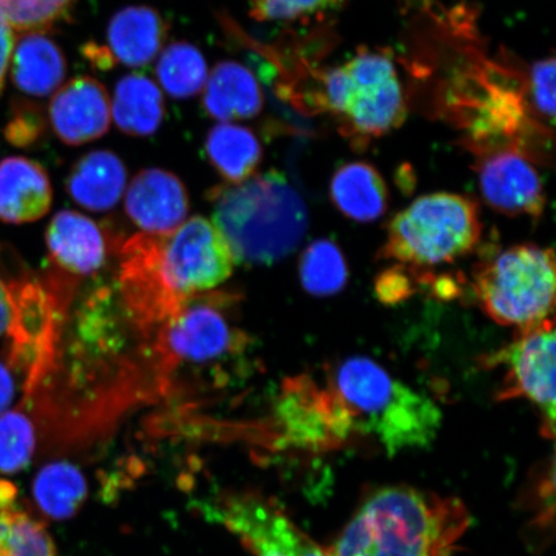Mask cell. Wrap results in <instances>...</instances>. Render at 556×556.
<instances>
[{"label":"cell","instance_id":"cell-1","mask_svg":"<svg viewBox=\"0 0 556 556\" xmlns=\"http://www.w3.org/2000/svg\"><path fill=\"white\" fill-rule=\"evenodd\" d=\"M471 523L457 497L395 485L374 492L354 513L331 556H451Z\"/></svg>","mask_w":556,"mask_h":556},{"label":"cell","instance_id":"cell-2","mask_svg":"<svg viewBox=\"0 0 556 556\" xmlns=\"http://www.w3.org/2000/svg\"><path fill=\"white\" fill-rule=\"evenodd\" d=\"M326 377L353 433L378 438L391 457L430 446L440 432L443 416L435 402L372 358L346 357L329 367Z\"/></svg>","mask_w":556,"mask_h":556},{"label":"cell","instance_id":"cell-3","mask_svg":"<svg viewBox=\"0 0 556 556\" xmlns=\"http://www.w3.org/2000/svg\"><path fill=\"white\" fill-rule=\"evenodd\" d=\"M213 222L236 262L273 266L295 252L308 229L303 198L277 172L254 174L212 193Z\"/></svg>","mask_w":556,"mask_h":556},{"label":"cell","instance_id":"cell-4","mask_svg":"<svg viewBox=\"0 0 556 556\" xmlns=\"http://www.w3.org/2000/svg\"><path fill=\"white\" fill-rule=\"evenodd\" d=\"M481 238L475 200L451 192L430 193L391 220L381 256L406 268L437 267L464 258Z\"/></svg>","mask_w":556,"mask_h":556},{"label":"cell","instance_id":"cell-5","mask_svg":"<svg viewBox=\"0 0 556 556\" xmlns=\"http://www.w3.org/2000/svg\"><path fill=\"white\" fill-rule=\"evenodd\" d=\"M472 291L493 321L518 331L536 328L555 307L553 249L523 243L504 250L479 264Z\"/></svg>","mask_w":556,"mask_h":556},{"label":"cell","instance_id":"cell-6","mask_svg":"<svg viewBox=\"0 0 556 556\" xmlns=\"http://www.w3.org/2000/svg\"><path fill=\"white\" fill-rule=\"evenodd\" d=\"M138 243L166 293L180 305L227 281L238 263L225 235L201 215L186 219L169 235H146Z\"/></svg>","mask_w":556,"mask_h":556},{"label":"cell","instance_id":"cell-7","mask_svg":"<svg viewBox=\"0 0 556 556\" xmlns=\"http://www.w3.org/2000/svg\"><path fill=\"white\" fill-rule=\"evenodd\" d=\"M351 90L343 114L345 131L358 143H367L400 127L406 103L388 53L361 51L344 65Z\"/></svg>","mask_w":556,"mask_h":556},{"label":"cell","instance_id":"cell-8","mask_svg":"<svg viewBox=\"0 0 556 556\" xmlns=\"http://www.w3.org/2000/svg\"><path fill=\"white\" fill-rule=\"evenodd\" d=\"M211 513L253 556H331L280 506L258 493H228L217 500Z\"/></svg>","mask_w":556,"mask_h":556},{"label":"cell","instance_id":"cell-9","mask_svg":"<svg viewBox=\"0 0 556 556\" xmlns=\"http://www.w3.org/2000/svg\"><path fill=\"white\" fill-rule=\"evenodd\" d=\"M484 366L505 367L500 400L526 399L538 407L546 437L555 426V329L553 318L530 330L484 358Z\"/></svg>","mask_w":556,"mask_h":556},{"label":"cell","instance_id":"cell-10","mask_svg":"<svg viewBox=\"0 0 556 556\" xmlns=\"http://www.w3.org/2000/svg\"><path fill=\"white\" fill-rule=\"evenodd\" d=\"M479 189L486 203L507 217L539 219L545 211L544 182L533 159L518 146L478 151Z\"/></svg>","mask_w":556,"mask_h":556},{"label":"cell","instance_id":"cell-11","mask_svg":"<svg viewBox=\"0 0 556 556\" xmlns=\"http://www.w3.org/2000/svg\"><path fill=\"white\" fill-rule=\"evenodd\" d=\"M162 340L165 357L172 366L214 363L238 351L242 342L240 333L229 326L222 312L203 303L184 305L166 323Z\"/></svg>","mask_w":556,"mask_h":556},{"label":"cell","instance_id":"cell-12","mask_svg":"<svg viewBox=\"0 0 556 556\" xmlns=\"http://www.w3.org/2000/svg\"><path fill=\"white\" fill-rule=\"evenodd\" d=\"M125 212L144 235H169L189 215L190 200L176 174L148 168L138 172L125 190Z\"/></svg>","mask_w":556,"mask_h":556},{"label":"cell","instance_id":"cell-13","mask_svg":"<svg viewBox=\"0 0 556 556\" xmlns=\"http://www.w3.org/2000/svg\"><path fill=\"white\" fill-rule=\"evenodd\" d=\"M54 135L68 146H81L108 134L111 101L106 87L92 76H78L59 88L50 104Z\"/></svg>","mask_w":556,"mask_h":556},{"label":"cell","instance_id":"cell-14","mask_svg":"<svg viewBox=\"0 0 556 556\" xmlns=\"http://www.w3.org/2000/svg\"><path fill=\"white\" fill-rule=\"evenodd\" d=\"M50 258L73 276H89L106 261V241L93 219L74 211H61L47 228Z\"/></svg>","mask_w":556,"mask_h":556},{"label":"cell","instance_id":"cell-15","mask_svg":"<svg viewBox=\"0 0 556 556\" xmlns=\"http://www.w3.org/2000/svg\"><path fill=\"white\" fill-rule=\"evenodd\" d=\"M168 35V23L148 5H129L117 11L108 26L104 47L114 66L150 65L162 52Z\"/></svg>","mask_w":556,"mask_h":556},{"label":"cell","instance_id":"cell-16","mask_svg":"<svg viewBox=\"0 0 556 556\" xmlns=\"http://www.w3.org/2000/svg\"><path fill=\"white\" fill-rule=\"evenodd\" d=\"M53 190L43 166L26 157L0 163V219L29 224L43 218L52 206Z\"/></svg>","mask_w":556,"mask_h":556},{"label":"cell","instance_id":"cell-17","mask_svg":"<svg viewBox=\"0 0 556 556\" xmlns=\"http://www.w3.org/2000/svg\"><path fill=\"white\" fill-rule=\"evenodd\" d=\"M128 186L127 166L109 150H96L80 157L67 178V192L89 212L103 213L119 203Z\"/></svg>","mask_w":556,"mask_h":556},{"label":"cell","instance_id":"cell-18","mask_svg":"<svg viewBox=\"0 0 556 556\" xmlns=\"http://www.w3.org/2000/svg\"><path fill=\"white\" fill-rule=\"evenodd\" d=\"M12 80L24 94L45 99L64 83L66 60L46 31L21 34L12 52Z\"/></svg>","mask_w":556,"mask_h":556},{"label":"cell","instance_id":"cell-19","mask_svg":"<svg viewBox=\"0 0 556 556\" xmlns=\"http://www.w3.org/2000/svg\"><path fill=\"white\" fill-rule=\"evenodd\" d=\"M203 104L213 119L229 123L260 115L264 99L258 80L247 66L224 61L207 76Z\"/></svg>","mask_w":556,"mask_h":556},{"label":"cell","instance_id":"cell-20","mask_svg":"<svg viewBox=\"0 0 556 556\" xmlns=\"http://www.w3.org/2000/svg\"><path fill=\"white\" fill-rule=\"evenodd\" d=\"M330 197L344 217L359 224L377 220L389 205L384 178L375 166L365 162L340 166L331 179Z\"/></svg>","mask_w":556,"mask_h":556},{"label":"cell","instance_id":"cell-21","mask_svg":"<svg viewBox=\"0 0 556 556\" xmlns=\"http://www.w3.org/2000/svg\"><path fill=\"white\" fill-rule=\"evenodd\" d=\"M111 116L123 134L150 137L162 127L165 101L154 80L142 74L125 75L115 87Z\"/></svg>","mask_w":556,"mask_h":556},{"label":"cell","instance_id":"cell-22","mask_svg":"<svg viewBox=\"0 0 556 556\" xmlns=\"http://www.w3.org/2000/svg\"><path fill=\"white\" fill-rule=\"evenodd\" d=\"M205 151L208 163L229 185L254 176L263 159L254 131L232 123H220L208 130Z\"/></svg>","mask_w":556,"mask_h":556},{"label":"cell","instance_id":"cell-23","mask_svg":"<svg viewBox=\"0 0 556 556\" xmlns=\"http://www.w3.org/2000/svg\"><path fill=\"white\" fill-rule=\"evenodd\" d=\"M33 493L41 513L62 520L72 518L80 510L88 496V485L75 465L60 462L46 465L39 471Z\"/></svg>","mask_w":556,"mask_h":556},{"label":"cell","instance_id":"cell-24","mask_svg":"<svg viewBox=\"0 0 556 556\" xmlns=\"http://www.w3.org/2000/svg\"><path fill=\"white\" fill-rule=\"evenodd\" d=\"M156 76L173 99L186 100L204 89L208 72L204 54L189 41H176L159 55Z\"/></svg>","mask_w":556,"mask_h":556},{"label":"cell","instance_id":"cell-25","mask_svg":"<svg viewBox=\"0 0 556 556\" xmlns=\"http://www.w3.org/2000/svg\"><path fill=\"white\" fill-rule=\"evenodd\" d=\"M299 277L307 293L317 298L337 295L350 278L342 250L328 239L316 240L304 250L299 262Z\"/></svg>","mask_w":556,"mask_h":556},{"label":"cell","instance_id":"cell-26","mask_svg":"<svg viewBox=\"0 0 556 556\" xmlns=\"http://www.w3.org/2000/svg\"><path fill=\"white\" fill-rule=\"evenodd\" d=\"M0 556H58L50 532L18 504L0 509Z\"/></svg>","mask_w":556,"mask_h":556},{"label":"cell","instance_id":"cell-27","mask_svg":"<svg viewBox=\"0 0 556 556\" xmlns=\"http://www.w3.org/2000/svg\"><path fill=\"white\" fill-rule=\"evenodd\" d=\"M35 446V432L31 417L24 409L16 408L0 415V472L15 475L29 465Z\"/></svg>","mask_w":556,"mask_h":556},{"label":"cell","instance_id":"cell-28","mask_svg":"<svg viewBox=\"0 0 556 556\" xmlns=\"http://www.w3.org/2000/svg\"><path fill=\"white\" fill-rule=\"evenodd\" d=\"M75 0H0V15L13 31H45L64 17Z\"/></svg>","mask_w":556,"mask_h":556},{"label":"cell","instance_id":"cell-29","mask_svg":"<svg viewBox=\"0 0 556 556\" xmlns=\"http://www.w3.org/2000/svg\"><path fill=\"white\" fill-rule=\"evenodd\" d=\"M340 2L342 0H250V16L256 21H294Z\"/></svg>","mask_w":556,"mask_h":556},{"label":"cell","instance_id":"cell-30","mask_svg":"<svg viewBox=\"0 0 556 556\" xmlns=\"http://www.w3.org/2000/svg\"><path fill=\"white\" fill-rule=\"evenodd\" d=\"M528 94L542 119L554 124L555 117V59L536 62L528 79Z\"/></svg>","mask_w":556,"mask_h":556},{"label":"cell","instance_id":"cell-31","mask_svg":"<svg viewBox=\"0 0 556 556\" xmlns=\"http://www.w3.org/2000/svg\"><path fill=\"white\" fill-rule=\"evenodd\" d=\"M377 293L382 302L397 303L413 294L412 274L405 270H387L382 274L377 283Z\"/></svg>","mask_w":556,"mask_h":556},{"label":"cell","instance_id":"cell-32","mask_svg":"<svg viewBox=\"0 0 556 556\" xmlns=\"http://www.w3.org/2000/svg\"><path fill=\"white\" fill-rule=\"evenodd\" d=\"M41 117L38 111L31 108L21 110L15 119L9 125L7 129V137L12 143L24 146L30 143L37 138L41 130Z\"/></svg>","mask_w":556,"mask_h":556},{"label":"cell","instance_id":"cell-33","mask_svg":"<svg viewBox=\"0 0 556 556\" xmlns=\"http://www.w3.org/2000/svg\"><path fill=\"white\" fill-rule=\"evenodd\" d=\"M15 31L5 18L0 15V92L4 87L7 72H9L13 47H15Z\"/></svg>","mask_w":556,"mask_h":556},{"label":"cell","instance_id":"cell-34","mask_svg":"<svg viewBox=\"0 0 556 556\" xmlns=\"http://www.w3.org/2000/svg\"><path fill=\"white\" fill-rule=\"evenodd\" d=\"M13 318V298L11 285L0 278V337L9 332Z\"/></svg>","mask_w":556,"mask_h":556},{"label":"cell","instance_id":"cell-35","mask_svg":"<svg viewBox=\"0 0 556 556\" xmlns=\"http://www.w3.org/2000/svg\"><path fill=\"white\" fill-rule=\"evenodd\" d=\"M15 397V380H13L11 368L0 363V413L10 406Z\"/></svg>","mask_w":556,"mask_h":556}]
</instances>
